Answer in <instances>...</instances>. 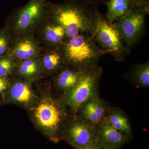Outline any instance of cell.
<instances>
[{
	"label": "cell",
	"instance_id": "cell-22",
	"mask_svg": "<svg viewBox=\"0 0 149 149\" xmlns=\"http://www.w3.org/2000/svg\"><path fill=\"white\" fill-rule=\"evenodd\" d=\"M135 8L149 12V0H132Z\"/></svg>",
	"mask_w": 149,
	"mask_h": 149
},
{
	"label": "cell",
	"instance_id": "cell-4",
	"mask_svg": "<svg viewBox=\"0 0 149 149\" xmlns=\"http://www.w3.org/2000/svg\"><path fill=\"white\" fill-rule=\"evenodd\" d=\"M94 30L93 36L99 46L114 57L118 61L125 58L128 49L125 44L115 22H109L99 11L96 5H93Z\"/></svg>",
	"mask_w": 149,
	"mask_h": 149
},
{
	"label": "cell",
	"instance_id": "cell-14",
	"mask_svg": "<svg viewBox=\"0 0 149 149\" xmlns=\"http://www.w3.org/2000/svg\"><path fill=\"white\" fill-rule=\"evenodd\" d=\"M38 58L44 72H57L66 64L61 47L43 49Z\"/></svg>",
	"mask_w": 149,
	"mask_h": 149
},
{
	"label": "cell",
	"instance_id": "cell-18",
	"mask_svg": "<svg viewBox=\"0 0 149 149\" xmlns=\"http://www.w3.org/2000/svg\"><path fill=\"white\" fill-rule=\"evenodd\" d=\"M121 133L128 135L131 133V127L125 113L116 108L109 109L105 120Z\"/></svg>",
	"mask_w": 149,
	"mask_h": 149
},
{
	"label": "cell",
	"instance_id": "cell-3",
	"mask_svg": "<svg viewBox=\"0 0 149 149\" xmlns=\"http://www.w3.org/2000/svg\"><path fill=\"white\" fill-rule=\"evenodd\" d=\"M47 0H29L22 6L14 10L7 17L5 27L11 34L13 40L35 31L47 15Z\"/></svg>",
	"mask_w": 149,
	"mask_h": 149
},
{
	"label": "cell",
	"instance_id": "cell-1",
	"mask_svg": "<svg viewBox=\"0 0 149 149\" xmlns=\"http://www.w3.org/2000/svg\"><path fill=\"white\" fill-rule=\"evenodd\" d=\"M89 6L73 2L55 3L48 1V16L64 29L68 39L80 33L93 36L95 30L93 8Z\"/></svg>",
	"mask_w": 149,
	"mask_h": 149
},
{
	"label": "cell",
	"instance_id": "cell-5",
	"mask_svg": "<svg viewBox=\"0 0 149 149\" xmlns=\"http://www.w3.org/2000/svg\"><path fill=\"white\" fill-rule=\"evenodd\" d=\"M64 105L50 97H46L35 105L33 116L40 129L51 137H55L66 125Z\"/></svg>",
	"mask_w": 149,
	"mask_h": 149
},
{
	"label": "cell",
	"instance_id": "cell-12",
	"mask_svg": "<svg viewBox=\"0 0 149 149\" xmlns=\"http://www.w3.org/2000/svg\"><path fill=\"white\" fill-rule=\"evenodd\" d=\"M9 94L11 100L24 107L32 106L37 101L31 82L26 80L13 79L9 88Z\"/></svg>",
	"mask_w": 149,
	"mask_h": 149
},
{
	"label": "cell",
	"instance_id": "cell-10",
	"mask_svg": "<svg viewBox=\"0 0 149 149\" xmlns=\"http://www.w3.org/2000/svg\"><path fill=\"white\" fill-rule=\"evenodd\" d=\"M43 48L35 35H28L14 39L9 54L15 61L37 58Z\"/></svg>",
	"mask_w": 149,
	"mask_h": 149
},
{
	"label": "cell",
	"instance_id": "cell-13",
	"mask_svg": "<svg viewBox=\"0 0 149 149\" xmlns=\"http://www.w3.org/2000/svg\"><path fill=\"white\" fill-rule=\"evenodd\" d=\"M99 143L105 148L117 149L127 140L128 135L121 133L104 121L98 128Z\"/></svg>",
	"mask_w": 149,
	"mask_h": 149
},
{
	"label": "cell",
	"instance_id": "cell-9",
	"mask_svg": "<svg viewBox=\"0 0 149 149\" xmlns=\"http://www.w3.org/2000/svg\"><path fill=\"white\" fill-rule=\"evenodd\" d=\"M43 49L61 47L67 40L66 32L60 25L52 20L47 15L35 33Z\"/></svg>",
	"mask_w": 149,
	"mask_h": 149
},
{
	"label": "cell",
	"instance_id": "cell-6",
	"mask_svg": "<svg viewBox=\"0 0 149 149\" xmlns=\"http://www.w3.org/2000/svg\"><path fill=\"white\" fill-rule=\"evenodd\" d=\"M102 69L98 65L85 70L76 86L65 95L61 102L74 112L88 100L98 96V85L101 78Z\"/></svg>",
	"mask_w": 149,
	"mask_h": 149
},
{
	"label": "cell",
	"instance_id": "cell-20",
	"mask_svg": "<svg viewBox=\"0 0 149 149\" xmlns=\"http://www.w3.org/2000/svg\"><path fill=\"white\" fill-rule=\"evenodd\" d=\"M13 39L6 28H0V56L9 54Z\"/></svg>",
	"mask_w": 149,
	"mask_h": 149
},
{
	"label": "cell",
	"instance_id": "cell-17",
	"mask_svg": "<svg viewBox=\"0 0 149 149\" xmlns=\"http://www.w3.org/2000/svg\"><path fill=\"white\" fill-rule=\"evenodd\" d=\"M107 9L106 18L109 22H116L135 8L132 0H109L105 2Z\"/></svg>",
	"mask_w": 149,
	"mask_h": 149
},
{
	"label": "cell",
	"instance_id": "cell-26",
	"mask_svg": "<svg viewBox=\"0 0 149 149\" xmlns=\"http://www.w3.org/2000/svg\"><path fill=\"white\" fill-rule=\"evenodd\" d=\"M100 149H101V148H100ZM104 149H109L105 148H104Z\"/></svg>",
	"mask_w": 149,
	"mask_h": 149
},
{
	"label": "cell",
	"instance_id": "cell-8",
	"mask_svg": "<svg viewBox=\"0 0 149 149\" xmlns=\"http://www.w3.org/2000/svg\"><path fill=\"white\" fill-rule=\"evenodd\" d=\"M67 127V139L76 148L98 144V131L95 126L79 118L70 123Z\"/></svg>",
	"mask_w": 149,
	"mask_h": 149
},
{
	"label": "cell",
	"instance_id": "cell-15",
	"mask_svg": "<svg viewBox=\"0 0 149 149\" xmlns=\"http://www.w3.org/2000/svg\"><path fill=\"white\" fill-rule=\"evenodd\" d=\"M14 71L20 79L30 82L39 78L44 72L38 58L15 61Z\"/></svg>",
	"mask_w": 149,
	"mask_h": 149
},
{
	"label": "cell",
	"instance_id": "cell-7",
	"mask_svg": "<svg viewBox=\"0 0 149 149\" xmlns=\"http://www.w3.org/2000/svg\"><path fill=\"white\" fill-rule=\"evenodd\" d=\"M149 12L134 8L115 22L127 49L133 47L141 36L143 30L146 16Z\"/></svg>",
	"mask_w": 149,
	"mask_h": 149
},
{
	"label": "cell",
	"instance_id": "cell-11",
	"mask_svg": "<svg viewBox=\"0 0 149 149\" xmlns=\"http://www.w3.org/2000/svg\"><path fill=\"white\" fill-rule=\"evenodd\" d=\"M109 109L105 103L96 96L88 100L80 107V119L98 128L105 120Z\"/></svg>",
	"mask_w": 149,
	"mask_h": 149
},
{
	"label": "cell",
	"instance_id": "cell-24",
	"mask_svg": "<svg viewBox=\"0 0 149 149\" xmlns=\"http://www.w3.org/2000/svg\"><path fill=\"white\" fill-rule=\"evenodd\" d=\"M65 1L73 2H77L82 3L85 4L92 5H96L97 4L102 2H105L106 0H64Z\"/></svg>",
	"mask_w": 149,
	"mask_h": 149
},
{
	"label": "cell",
	"instance_id": "cell-16",
	"mask_svg": "<svg viewBox=\"0 0 149 149\" xmlns=\"http://www.w3.org/2000/svg\"><path fill=\"white\" fill-rule=\"evenodd\" d=\"M85 70L63 66L56 77V85L60 90L68 93L78 83Z\"/></svg>",
	"mask_w": 149,
	"mask_h": 149
},
{
	"label": "cell",
	"instance_id": "cell-23",
	"mask_svg": "<svg viewBox=\"0 0 149 149\" xmlns=\"http://www.w3.org/2000/svg\"><path fill=\"white\" fill-rule=\"evenodd\" d=\"M10 81L8 77H0V95L9 88Z\"/></svg>",
	"mask_w": 149,
	"mask_h": 149
},
{
	"label": "cell",
	"instance_id": "cell-19",
	"mask_svg": "<svg viewBox=\"0 0 149 149\" xmlns=\"http://www.w3.org/2000/svg\"><path fill=\"white\" fill-rule=\"evenodd\" d=\"M132 78L134 83L140 87L143 88L149 87L148 62L135 65L132 70Z\"/></svg>",
	"mask_w": 149,
	"mask_h": 149
},
{
	"label": "cell",
	"instance_id": "cell-2",
	"mask_svg": "<svg viewBox=\"0 0 149 149\" xmlns=\"http://www.w3.org/2000/svg\"><path fill=\"white\" fill-rule=\"evenodd\" d=\"M65 64L84 70L97 65L102 56L107 54L90 34L80 33L67 39L61 47Z\"/></svg>",
	"mask_w": 149,
	"mask_h": 149
},
{
	"label": "cell",
	"instance_id": "cell-25",
	"mask_svg": "<svg viewBox=\"0 0 149 149\" xmlns=\"http://www.w3.org/2000/svg\"><path fill=\"white\" fill-rule=\"evenodd\" d=\"M101 147L98 144L88 145L86 146L78 148L76 149H100Z\"/></svg>",
	"mask_w": 149,
	"mask_h": 149
},
{
	"label": "cell",
	"instance_id": "cell-21",
	"mask_svg": "<svg viewBox=\"0 0 149 149\" xmlns=\"http://www.w3.org/2000/svg\"><path fill=\"white\" fill-rule=\"evenodd\" d=\"M15 61L10 55L0 56V77H8L13 73Z\"/></svg>",
	"mask_w": 149,
	"mask_h": 149
}]
</instances>
